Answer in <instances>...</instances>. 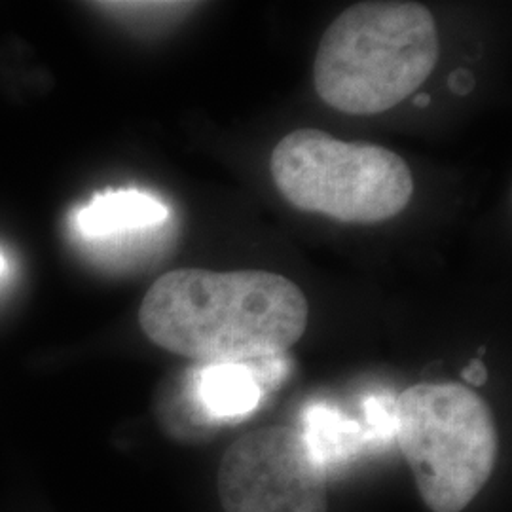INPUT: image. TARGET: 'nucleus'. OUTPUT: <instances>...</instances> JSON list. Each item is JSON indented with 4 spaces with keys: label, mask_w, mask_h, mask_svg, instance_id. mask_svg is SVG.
<instances>
[{
    "label": "nucleus",
    "mask_w": 512,
    "mask_h": 512,
    "mask_svg": "<svg viewBox=\"0 0 512 512\" xmlns=\"http://www.w3.org/2000/svg\"><path fill=\"white\" fill-rule=\"evenodd\" d=\"M308 313L306 296L285 275L181 268L154 281L139 323L156 346L175 355L247 365L293 348Z\"/></svg>",
    "instance_id": "1"
},
{
    "label": "nucleus",
    "mask_w": 512,
    "mask_h": 512,
    "mask_svg": "<svg viewBox=\"0 0 512 512\" xmlns=\"http://www.w3.org/2000/svg\"><path fill=\"white\" fill-rule=\"evenodd\" d=\"M439 54V29L423 4L359 2L323 33L313 84L330 109L382 114L420 90Z\"/></svg>",
    "instance_id": "2"
},
{
    "label": "nucleus",
    "mask_w": 512,
    "mask_h": 512,
    "mask_svg": "<svg viewBox=\"0 0 512 512\" xmlns=\"http://www.w3.org/2000/svg\"><path fill=\"white\" fill-rule=\"evenodd\" d=\"M397 439L425 505L463 511L490 480L497 431L490 406L467 385L418 384L395 399Z\"/></svg>",
    "instance_id": "3"
},
{
    "label": "nucleus",
    "mask_w": 512,
    "mask_h": 512,
    "mask_svg": "<svg viewBox=\"0 0 512 512\" xmlns=\"http://www.w3.org/2000/svg\"><path fill=\"white\" fill-rule=\"evenodd\" d=\"M279 194L304 213L346 224H378L403 213L414 177L403 158L370 143H346L321 129H296L272 152Z\"/></svg>",
    "instance_id": "4"
},
{
    "label": "nucleus",
    "mask_w": 512,
    "mask_h": 512,
    "mask_svg": "<svg viewBox=\"0 0 512 512\" xmlns=\"http://www.w3.org/2000/svg\"><path fill=\"white\" fill-rule=\"evenodd\" d=\"M224 512H327V469L302 433L274 425L239 437L220 459Z\"/></svg>",
    "instance_id": "5"
},
{
    "label": "nucleus",
    "mask_w": 512,
    "mask_h": 512,
    "mask_svg": "<svg viewBox=\"0 0 512 512\" xmlns=\"http://www.w3.org/2000/svg\"><path fill=\"white\" fill-rule=\"evenodd\" d=\"M167 219L169 207L164 202L148 192L128 188L95 194L92 202L76 211L74 226L82 238L105 241L156 228Z\"/></svg>",
    "instance_id": "6"
},
{
    "label": "nucleus",
    "mask_w": 512,
    "mask_h": 512,
    "mask_svg": "<svg viewBox=\"0 0 512 512\" xmlns=\"http://www.w3.org/2000/svg\"><path fill=\"white\" fill-rule=\"evenodd\" d=\"M192 382L203 412L213 423L243 418L262 399V385L253 368L241 363L203 365L192 370Z\"/></svg>",
    "instance_id": "7"
},
{
    "label": "nucleus",
    "mask_w": 512,
    "mask_h": 512,
    "mask_svg": "<svg viewBox=\"0 0 512 512\" xmlns=\"http://www.w3.org/2000/svg\"><path fill=\"white\" fill-rule=\"evenodd\" d=\"M311 454L329 469L353 458L370 444L365 423H359L329 404H311L304 414V431Z\"/></svg>",
    "instance_id": "8"
},
{
    "label": "nucleus",
    "mask_w": 512,
    "mask_h": 512,
    "mask_svg": "<svg viewBox=\"0 0 512 512\" xmlns=\"http://www.w3.org/2000/svg\"><path fill=\"white\" fill-rule=\"evenodd\" d=\"M154 410L165 433L183 442H200L213 425L196 397L192 370L160 387Z\"/></svg>",
    "instance_id": "9"
},
{
    "label": "nucleus",
    "mask_w": 512,
    "mask_h": 512,
    "mask_svg": "<svg viewBox=\"0 0 512 512\" xmlns=\"http://www.w3.org/2000/svg\"><path fill=\"white\" fill-rule=\"evenodd\" d=\"M365 427L370 442L391 439L397 433L395 401L387 395L370 397L365 403Z\"/></svg>",
    "instance_id": "10"
},
{
    "label": "nucleus",
    "mask_w": 512,
    "mask_h": 512,
    "mask_svg": "<svg viewBox=\"0 0 512 512\" xmlns=\"http://www.w3.org/2000/svg\"><path fill=\"white\" fill-rule=\"evenodd\" d=\"M95 8H103L112 14H171L194 4L184 2H95Z\"/></svg>",
    "instance_id": "11"
},
{
    "label": "nucleus",
    "mask_w": 512,
    "mask_h": 512,
    "mask_svg": "<svg viewBox=\"0 0 512 512\" xmlns=\"http://www.w3.org/2000/svg\"><path fill=\"white\" fill-rule=\"evenodd\" d=\"M461 378L465 384L473 385V387H480V385L488 382V368L482 363V359L475 357L469 365L463 368Z\"/></svg>",
    "instance_id": "12"
},
{
    "label": "nucleus",
    "mask_w": 512,
    "mask_h": 512,
    "mask_svg": "<svg viewBox=\"0 0 512 512\" xmlns=\"http://www.w3.org/2000/svg\"><path fill=\"white\" fill-rule=\"evenodd\" d=\"M448 84H450L452 92L463 95V93L471 92V88L475 84V78L467 73V71H456V73H452V76H450Z\"/></svg>",
    "instance_id": "13"
},
{
    "label": "nucleus",
    "mask_w": 512,
    "mask_h": 512,
    "mask_svg": "<svg viewBox=\"0 0 512 512\" xmlns=\"http://www.w3.org/2000/svg\"><path fill=\"white\" fill-rule=\"evenodd\" d=\"M429 103H431V97H429L427 93H420V95L414 99V105H416V107H421V109H423V107H427Z\"/></svg>",
    "instance_id": "14"
},
{
    "label": "nucleus",
    "mask_w": 512,
    "mask_h": 512,
    "mask_svg": "<svg viewBox=\"0 0 512 512\" xmlns=\"http://www.w3.org/2000/svg\"><path fill=\"white\" fill-rule=\"evenodd\" d=\"M4 272H6V258L0 253V275L4 274Z\"/></svg>",
    "instance_id": "15"
}]
</instances>
